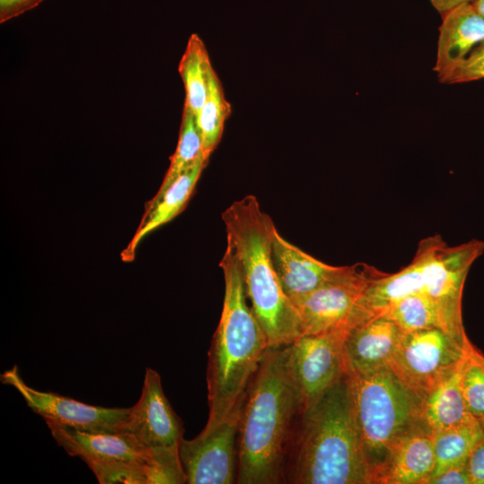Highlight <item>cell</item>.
<instances>
[{
  "instance_id": "cell-14",
  "label": "cell",
  "mask_w": 484,
  "mask_h": 484,
  "mask_svg": "<svg viewBox=\"0 0 484 484\" xmlns=\"http://www.w3.org/2000/svg\"><path fill=\"white\" fill-rule=\"evenodd\" d=\"M272 256L281 287L291 301L338 278L349 268L315 258L287 241L277 229L272 238Z\"/></svg>"
},
{
  "instance_id": "cell-20",
  "label": "cell",
  "mask_w": 484,
  "mask_h": 484,
  "mask_svg": "<svg viewBox=\"0 0 484 484\" xmlns=\"http://www.w3.org/2000/svg\"><path fill=\"white\" fill-rule=\"evenodd\" d=\"M435 453V466L427 481L444 471L467 462L474 446L484 437V428L480 420L432 432Z\"/></svg>"
},
{
  "instance_id": "cell-25",
  "label": "cell",
  "mask_w": 484,
  "mask_h": 484,
  "mask_svg": "<svg viewBox=\"0 0 484 484\" xmlns=\"http://www.w3.org/2000/svg\"><path fill=\"white\" fill-rule=\"evenodd\" d=\"M143 468L146 484L186 482L179 456V447L150 448Z\"/></svg>"
},
{
  "instance_id": "cell-4",
  "label": "cell",
  "mask_w": 484,
  "mask_h": 484,
  "mask_svg": "<svg viewBox=\"0 0 484 484\" xmlns=\"http://www.w3.org/2000/svg\"><path fill=\"white\" fill-rule=\"evenodd\" d=\"M227 234L238 259L246 298L269 347L290 345L302 335L297 310L284 292L272 256L277 229L255 195L235 201L221 214Z\"/></svg>"
},
{
  "instance_id": "cell-19",
  "label": "cell",
  "mask_w": 484,
  "mask_h": 484,
  "mask_svg": "<svg viewBox=\"0 0 484 484\" xmlns=\"http://www.w3.org/2000/svg\"><path fill=\"white\" fill-rule=\"evenodd\" d=\"M465 358L466 356L422 403L421 421L431 432L475 420L467 410L462 389Z\"/></svg>"
},
{
  "instance_id": "cell-34",
  "label": "cell",
  "mask_w": 484,
  "mask_h": 484,
  "mask_svg": "<svg viewBox=\"0 0 484 484\" xmlns=\"http://www.w3.org/2000/svg\"><path fill=\"white\" fill-rule=\"evenodd\" d=\"M481 360H482V363L484 365V356H481Z\"/></svg>"
},
{
  "instance_id": "cell-8",
  "label": "cell",
  "mask_w": 484,
  "mask_h": 484,
  "mask_svg": "<svg viewBox=\"0 0 484 484\" xmlns=\"http://www.w3.org/2000/svg\"><path fill=\"white\" fill-rule=\"evenodd\" d=\"M385 273L372 265L355 264L349 265L338 278L293 299L302 335L337 328L351 329L365 291L372 281Z\"/></svg>"
},
{
  "instance_id": "cell-22",
  "label": "cell",
  "mask_w": 484,
  "mask_h": 484,
  "mask_svg": "<svg viewBox=\"0 0 484 484\" xmlns=\"http://www.w3.org/2000/svg\"><path fill=\"white\" fill-rule=\"evenodd\" d=\"M381 316L392 320L404 333L431 328H440L452 333L436 303L425 293L401 298L388 307Z\"/></svg>"
},
{
  "instance_id": "cell-18",
  "label": "cell",
  "mask_w": 484,
  "mask_h": 484,
  "mask_svg": "<svg viewBox=\"0 0 484 484\" xmlns=\"http://www.w3.org/2000/svg\"><path fill=\"white\" fill-rule=\"evenodd\" d=\"M208 160L200 158L188 170L176 178L156 199H151L133 239L123 253L125 260L132 259L138 244L149 233L170 221L186 206Z\"/></svg>"
},
{
  "instance_id": "cell-31",
  "label": "cell",
  "mask_w": 484,
  "mask_h": 484,
  "mask_svg": "<svg viewBox=\"0 0 484 484\" xmlns=\"http://www.w3.org/2000/svg\"><path fill=\"white\" fill-rule=\"evenodd\" d=\"M426 484H471L467 462L448 468L429 479Z\"/></svg>"
},
{
  "instance_id": "cell-11",
  "label": "cell",
  "mask_w": 484,
  "mask_h": 484,
  "mask_svg": "<svg viewBox=\"0 0 484 484\" xmlns=\"http://www.w3.org/2000/svg\"><path fill=\"white\" fill-rule=\"evenodd\" d=\"M1 381L14 387L27 405L45 420H52L90 432H122L129 408H105L55 393L29 386L19 374L17 366L1 374Z\"/></svg>"
},
{
  "instance_id": "cell-27",
  "label": "cell",
  "mask_w": 484,
  "mask_h": 484,
  "mask_svg": "<svg viewBox=\"0 0 484 484\" xmlns=\"http://www.w3.org/2000/svg\"><path fill=\"white\" fill-rule=\"evenodd\" d=\"M144 462L93 463L88 467L100 484H146Z\"/></svg>"
},
{
  "instance_id": "cell-26",
  "label": "cell",
  "mask_w": 484,
  "mask_h": 484,
  "mask_svg": "<svg viewBox=\"0 0 484 484\" xmlns=\"http://www.w3.org/2000/svg\"><path fill=\"white\" fill-rule=\"evenodd\" d=\"M481 356L471 345L462 376V389L467 410L478 420H484V365Z\"/></svg>"
},
{
  "instance_id": "cell-6",
  "label": "cell",
  "mask_w": 484,
  "mask_h": 484,
  "mask_svg": "<svg viewBox=\"0 0 484 484\" xmlns=\"http://www.w3.org/2000/svg\"><path fill=\"white\" fill-rule=\"evenodd\" d=\"M471 342L443 329L404 333L387 365L420 402L456 367Z\"/></svg>"
},
{
  "instance_id": "cell-17",
  "label": "cell",
  "mask_w": 484,
  "mask_h": 484,
  "mask_svg": "<svg viewBox=\"0 0 484 484\" xmlns=\"http://www.w3.org/2000/svg\"><path fill=\"white\" fill-rule=\"evenodd\" d=\"M434 466L432 432L423 424L396 445L377 484H425Z\"/></svg>"
},
{
  "instance_id": "cell-5",
  "label": "cell",
  "mask_w": 484,
  "mask_h": 484,
  "mask_svg": "<svg viewBox=\"0 0 484 484\" xmlns=\"http://www.w3.org/2000/svg\"><path fill=\"white\" fill-rule=\"evenodd\" d=\"M347 376L363 454L377 484L396 445L423 425L421 403L387 364Z\"/></svg>"
},
{
  "instance_id": "cell-33",
  "label": "cell",
  "mask_w": 484,
  "mask_h": 484,
  "mask_svg": "<svg viewBox=\"0 0 484 484\" xmlns=\"http://www.w3.org/2000/svg\"><path fill=\"white\" fill-rule=\"evenodd\" d=\"M471 3L475 10L484 18V0H473Z\"/></svg>"
},
{
  "instance_id": "cell-16",
  "label": "cell",
  "mask_w": 484,
  "mask_h": 484,
  "mask_svg": "<svg viewBox=\"0 0 484 484\" xmlns=\"http://www.w3.org/2000/svg\"><path fill=\"white\" fill-rule=\"evenodd\" d=\"M404 333L385 316L350 329L343 350L348 372H367L386 365Z\"/></svg>"
},
{
  "instance_id": "cell-9",
  "label": "cell",
  "mask_w": 484,
  "mask_h": 484,
  "mask_svg": "<svg viewBox=\"0 0 484 484\" xmlns=\"http://www.w3.org/2000/svg\"><path fill=\"white\" fill-rule=\"evenodd\" d=\"M348 331L337 328L303 334L287 345V367L300 396L302 411L347 374L343 345Z\"/></svg>"
},
{
  "instance_id": "cell-15",
  "label": "cell",
  "mask_w": 484,
  "mask_h": 484,
  "mask_svg": "<svg viewBox=\"0 0 484 484\" xmlns=\"http://www.w3.org/2000/svg\"><path fill=\"white\" fill-rule=\"evenodd\" d=\"M442 16L434 66L441 82L475 47L484 42V18L471 2L462 4Z\"/></svg>"
},
{
  "instance_id": "cell-21",
  "label": "cell",
  "mask_w": 484,
  "mask_h": 484,
  "mask_svg": "<svg viewBox=\"0 0 484 484\" xmlns=\"http://www.w3.org/2000/svg\"><path fill=\"white\" fill-rule=\"evenodd\" d=\"M212 68L204 43L197 34L193 33L180 59L178 72L186 91L184 108L194 115L206 99Z\"/></svg>"
},
{
  "instance_id": "cell-1",
  "label": "cell",
  "mask_w": 484,
  "mask_h": 484,
  "mask_svg": "<svg viewBox=\"0 0 484 484\" xmlns=\"http://www.w3.org/2000/svg\"><path fill=\"white\" fill-rule=\"evenodd\" d=\"M287 345L269 347L246 390L238 427L239 484L284 483V465L300 396L289 372Z\"/></svg>"
},
{
  "instance_id": "cell-10",
  "label": "cell",
  "mask_w": 484,
  "mask_h": 484,
  "mask_svg": "<svg viewBox=\"0 0 484 484\" xmlns=\"http://www.w3.org/2000/svg\"><path fill=\"white\" fill-rule=\"evenodd\" d=\"M241 408L242 405L214 428L203 429L193 439H182L179 456L186 478V483H238Z\"/></svg>"
},
{
  "instance_id": "cell-2",
  "label": "cell",
  "mask_w": 484,
  "mask_h": 484,
  "mask_svg": "<svg viewBox=\"0 0 484 484\" xmlns=\"http://www.w3.org/2000/svg\"><path fill=\"white\" fill-rule=\"evenodd\" d=\"M284 483L372 484L347 374L299 413L286 455Z\"/></svg>"
},
{
  "instance_id": "cell-3",
  "label": "cell",
  "mask_w": 484,
  "mask_h": 484,
  "mask_svg": "<svg viewBox=\"0 0 484 484\" xmlns=\"http://www.w3.org/2000/svg\"><path fill=\"white\" fill-rule=\"evenodd\" d=\"M220 267L225 291L220 319L208 352L209 417L204 430L214 428L242 405L269 348L261 325L247 305L240 264L228 243Z\"/></svg>"
},
{
  "instance_id": "cell-13",
  "label": "cell",
  "mask_w": 484,
  "mask_h": 484,
  "mask_svg": "<svg viewBox=\"0 0 484 484\" xmlns=\"http://www.w3.org/2000/svg\"><path fill=\"white\" fill-rule=\"evenodd\" d=\"M53 438L69 455L79 457L87 465L146 461L150 448L125 432L83 431L52 420H45Z\"/></svg>"
},
{
  "instance_id": "cell-35",
  "label": "cell",
  "mask_w": 484,
  "mask_h": 484,
  "mask_svg": "<svg viewBox=\"0 0 484 484\" xmlns=\"http://www.w3.org/2000/svg\"><path fill=\"white\" fill-rule=\"evenodd\" d=\"M480 421H481V423H482V425H483V428H484V420H480Z\"/></svg>"
},
{
  "instance_id": "cell-24",
  "label": "cell",
  "mask_w": 484,
  "mask_h": 484,
  "mask_svg": "<svg viewBox=\"0 0 484 484\" xmlns=\"http://www.w3.org/2000/svg\"><path fill=\"white\" fill-rule=\"evenodd\" d=\"M202 157H203L202 138L195 115L184 108L176 151L170 158V164L163 181L152 199L158 198L176 178L188 170Z\"/></svg>"
},
{
  "instance_id": "cell-30",
  "label": "cell",
  "mask_w": 484,
  "mask_h": 484,
  "mask_svg": "<svg viewBox=\"0 0 484 484\" xmlns=\"http://www.w3.org/2000/svg\"><path fill=\"white\" fill-rule=\"evenodd\" d=\"M43 0H0V22L17 17L38 6Z\"/></svg>"
},
{
  "instance_id": "cell-29",
  "label": "cell",
  "mask_w": 484,
  "mask_h": 484,
  "mask_svg": "<svg viewBox=\"0 0 484 484\" xmlns=\"http://www.w3.org/2000/svg\"><path fill=\"white\" fill-rule=\"evenodd\" d=\"M467 470L471 484H484V437L471 452Z\"/></svg>"
},
{
  "instance_id": "cell-12",
  "label": "cell",
  "mask_w": 484,
  "mask_h": 484,
  "mask_svg": "<svg viewBox=\"0 0 484 484\" xmlns=\"http://www.w3.org/2000/svg\"><path fill=\"white\" fill-rule=\"evenodd\" d=\"M122 432L132 435L146 448L179 447L183 423L167 399L156 370L145 369L141 396L129 408Z\"/></svg>"
},
{
  "instance_id": "cell-23",
  "label": "cell",
  "mask_w": 484,
  "mask_h": 484,
  "mask_svg": "<svg viewBox=\"0 0 484 484\" xmlns=\"http://www.w3.org/2000/svg\"><path fill=\"white\" fill-rule=\"evenodd\" d=\"M231 108L225 99L221 82L212 68L209 77L208 92L204 103L195 115L202 138L203 155L208 160L221 139L226 119Z\"/></svg>"
},
{
  "instance_id": "cell-32",
  "label": "cell",
  "mask_w": 484,
  "mask_h": 484,
  "mask_svg": "<svg viewBox=\"0 0 484 484\" xmlns=\"http://www.w3.org/2000/svg\"><path fill=\"white\" fill-rule=\"evenodd\" d=\"M433 6L441 13L444 14L453 8L473 0H430Z\"/></svg>"
},
{
  "instance_id": "cell-28",
  "label": "cell",
  "mask_w": 484,
  "mask_h": 484,
  "mask_svg": "<svg viewBox=\"0 0 484 484\" xmlns=\"http://www.w3.org/2000/svg\"><path fill=\"white\" fill-rule=\"evenodd\" d=\"M480 79H484V42L475 47L442 82L462 83Z\"/></svg>"
},
{
  "instance_id": "cell-7",
  "label": "cell",
  "mask_w": 484,
  "mask_h": 484,
  "mask_svg": "<svg viewBox=\"0 0 484 484\" xmlns=\"http://www.w3.org/2000/svg\"><path fill=\"white\" fill-rule=\"evenodd\" d=\"M425 257V290L441 310L451 333L465 338L462 321V294L467 273L484 252V242L471 240L448 246L439 235L418 246Z\"/></svg>"
}]
</instances>
